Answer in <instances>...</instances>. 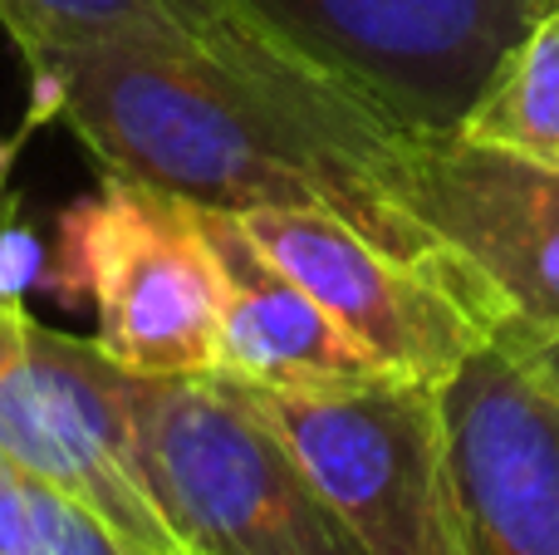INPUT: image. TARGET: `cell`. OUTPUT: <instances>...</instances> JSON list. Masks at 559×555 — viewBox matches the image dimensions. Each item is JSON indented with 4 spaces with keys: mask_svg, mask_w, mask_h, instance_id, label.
Masks as SVG:
<instances>
[{
    "mask_svg": "<svg viewBox=\"0 0 559 555\" xmlns=\"http://www.w3.org/2000/svg\"><path fill=\"white\" fill-rule=\"evenodd\" d=\"M407 133H452L535 0H246Z\"/></svg>",
    "mask_w": 559,
    "mask_h": 555,
    "instance_id": "7",
    "label": "cell"
},
{
    "mask_svg": "<svg viewBox=\"0 0 559 555\" xmlns=\"http://www.w3.org/2000/svg\"><path fill=\"white\" fill-rule=\"evenodd\" d=\"M0 452L147 555H187L133 468L123 369L98 340L45 330L25 305H0Z\"/></svg>",
    "mask_w": 559,
    "mask_h": 555,
    "instance_id": "6",
    "label": "cell"
},
{
    "mask_svg": "<svg viewBox=\"0 0 559 555\" xmlns=\"http://www.w3.org/2000/svg\"><path fill=\"white\" fill-rule=\"evenodd\" d=\"M49 256L45 241L29 222H20L15 206H0V305H20L25 291L49 285Z\"/></svg>",
    "mask_w": 559,
    "mask_h": 555,
    "instance_id": "14",
    "label": "cell"
},
{
    "mask_svg": "<svg viewBox=\"0 0 559 555\" xmlns=\"http://www.w3.org/2000/svg\"><path fill=\"white\" fill-rule=\"evenodd\" d=\"M0 29L29 74L59 59L118 49V55L202 64L265 94L378 114L364 94H354L319 59L289 45L246 0H0Z\"/></svg>",
    "mask_w": 559,
    "mask_h": 555,
    "instance_id": "9",
    "label": "cell"
},
{
    "mask_svg": "<svg viewBox=\"0 0 559 555\" xmlns=\"http://www.w3.org/2000/svg\"><path fill=\"white\" fill-rule=\"evenodd\" d=\"M456 133L559 167V5L540 10L506 49Z\"/></svg>",
    "mask_w": 559,
    "mask_h": 555,
    "instance_id": "12",
    "label": "cell"
},
{
    "mask_svg": "<svg viewBox=\"0 0 559 555\" xmlns=\"http://www.w3.org/2000/svg\"><path fill=\"white\" fill-rule=\"evenodd\" d=\"M407 206L496 295V344L559 350V167L452 133H413Z\"/></svg>",
    "mask_w": 559,
    "mask_h": 555,
    "instance_id": "8",
    "label": "cell"
},
{
    "mask_svg": "<svg viewBox=\"0 0 559 555\" xmlns=\"http://www.w3.org/2000/svg\"><path fill=\"white\" fill-rule=\"evenodd\" d=\"M0 555H49L29 507V472L0 452Z\"/></svg>",
    "mask_w": 559,
    "mask_h": 555,
    "instance_id": "15",
    "label": "cell"
},
{
    "mask_svg": "<svg viewBox=\"0 0 559 555\" xmlns=\"http://www.w3.org/2000/svg\"><path fill=\"white\" fill-rule=\"evenodd\" d=\"M15 147H20V143H5V138H0V187H5V177H10V163H15Z\"/></svg>",
    "mask_w": 559,
    "mask_h": 555,
    "instance_id": "16",
    "label": "cell"
},
{
    "mask_svg": "<svg viewBox=\"0 0 559 555\" xmlns=\"http://www.w3.org/2000/svg\"><path fill=\"white\" fill-rule=\"evenodd\" d=\"M255 399L368 555H481L447 448L442 389H255Z\"/></svg>",
    "mask_w": 559,
    "mask_h": 555,
    "instance_id": "4",
    "label": "cell"
},
{
    "mask_svg": "<svg viewBox=\"0 0 559 555\" xmlns=\"http://www.w3.org/2000/svg\"><path fill=\"white\" fill-rule=\"evenodd\" d=\"M236 216L265 261L314 295L397 383L447 389L506 334L496 295L462 261L388 251L314 206H246Z\"/></svg>",
    "mask_w": 559,
    "mask_h": 555,
    "instance_id": "5",
    "label": "cell"
},
{
    "mask_svg": "<svg viewBox=\"0 0 559 555\" xmlns=\"http://www.w3.org/2000/svg\"><path fill=\"white\" fill-rule=\"evenodd\" d=\"M555 5H559V0H535V15H540V10H555ZM535 15H531V20H535Z\"/></svg>",
    "mask_w": 559,
    "mask_h": 555,
    "instance_id": "17",
    "label": "cell"
},
{
    "mask_svg": "<svg viewBox=\"0 0 559 555\" xmlns=\"http://www.w3.org/2000/svg\"><path fill=\"white\" fill-rule=\"evenodd\" d=\"M128 448L187 555H368L251 383L123 369Z\"/></svg>",
    "mask_w": 559,
    "mask_h": 555,
    "instance_id": "2",
    "label": "cell"
},
{
    "mask_svg": "<svg viewBox=\"0 0 559 555\" xmlns=\"http://www.w3.org/2000/svg\"><path fill=\"white\" fill-rule=\"evenodd\" d=\"M29 507H35V527L45 536L49 555H147L128 536H118L98 511H88L84 501L64 497L59 487L29 477Z\"/></svg>",
    "mask_w": 559,
    "mask_h": 555,
    "instance_id": "13",
    "label": "cell"
},
{
    "mask_svg": "<svg viewBox=\"0 0 559 555\" xmlns=\"http://www.w3.org/2000/svg\"><path fill=\"white\" fill-rule=\"evenodd\" d=\"M35 118H64L114 177L197 206H314L388 251L456 261L407 206L413 133L378 114L265 94L157 55H79L29 74Z\"/></svg>",
    "mask_w": 559,
    "mask_h": 555,
    "instance_id": "1",
    "label": "cell"
},
{
    "mask_svg": "<svg viewBox=\"0 0 559 555\" xmlns=\"http://www.w3.org/2000/svg\"><path fill=\"white\" fill-rule=\"evenodd\" d=\"M442 413L481 555H559V350L486 344Z\"/></svg>",
    "mask_w": 559,
    "mask_h": 555,
    "instance_id": "10",
    "label": "cell"
},
{
    "mask_svg": "<svg viewBox=\"0 0 559 555\" xmlns=\"http://www.w3.org/2000/svg\"><path fill=\"white\" fill-rule=\"evenodd\" d=\"M64 265L98 310L104 354L138 379L222 364V265L197 202L104 173V187L59 222Z\"/></svg>",
    "mask_w": 559,
    "mask_h": 555,
    "instance_id": "3",
    "label": "cell"
},
{
    "mask_svg": "<svg viewBox=\"0 0 559 555\" xmlns=\"http://www.w3.org/2000/svg\"><path fill=\"white\" fill-rule=\"evenodd\" d=\"M222 265V364L271 393H354L397 383L324 305L265 261L236 212L197 206Z\"/></svg>",
    "mask_w": 559,
    "mask_h": 555,
    "instance_id": "11",
    "label": "cell"
}]
</instances>
